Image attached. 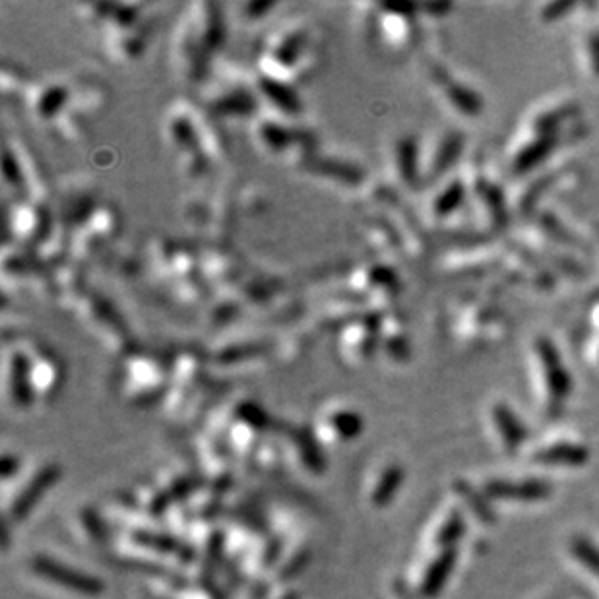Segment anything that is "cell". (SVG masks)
Wrapping results in <instances>:
<instances>
[{
	"instance_id": "cell-1",
	"label": "cell",
	"mask_w": 599,
	"mask_h": 599,
	"mask_svg": "<svg viewBox=\"0 0 599 599\" xmlns=\"http://www.w3.org/2000/svg\"><path fill=\"white\" fill-rule=\"evenodd\" d=\"M320 61L319 29L310 22L297 20L281 25L262 47L260 76L295 86L309 78Z\"/></svg>"
},
{
	"instance_id": "cell-2",
	"label": "cell",
	"mask_w": 599,
	"mask_h": 599,
	"mask_svg": "<svg viewBox=\"0 0 599 599\" xmlns=\"http://www.w3.org/2000/svg\"><path fill=\"white\" fill-rule=\"evenodd\" d=\"M226 37V24L218 6L192 5L178 24L175 37V65L185 80L200 82L208 76L209 63Z\"/></svg>"
},
{
	"instance_id": "cell-3",
	"label": "cell",
	"mask_w": 599,
	"mask_h": 599,
	"mask_svg": "<svg viewBox=\"0 0 599 599\" xmlns=\"http://www.w3.org/2000/svg\"><path fill=\"white\" fill-rule=\"evenodd\" d=\"M268 111V109H266ZM252 138L264 156L289 163H303L312 156V138L291 118L272 111L259 113L252 118Z\"/></svg>"
},
{
	"instance_id": "cell-4",
	"label": "cell",
	"mask_w": 599,
	"mask_h": 599,
	"mask_svg": "<svg viewBox=\"0 0 599 599\" xmlns=\"http://www.w3.org/2000/svg\"><path fill=\"white\" fill-rule=\"evenodd\" d=\"M121 229V218L111 206L94 204L70 228V245L76 247L80 257H96L99 250L109 247Z\"/></svg>"
},
{
	"instance_id": "cell-5",
	"label": "cell",
	"mask_w": 599,
	"mask_h": 599,
	"mask_svg": "<svg viewBox=\"0 0 599 599\" xmlns=\"http://www.w3.org/2000/svg\"><path fill=\"white\" fill-rule=\"evenodd\" d=\"M381 322L377 314H359L338 330V353L351 367L363 365L381 348Z\"/></svg>"
},
{
	"instance_id": "cell-6",
	"label": "cell",
	"mask_w": 599,
	"mask_h": 599,
	"mask_svg": "<svg viewBox=\"0 0 599 599\" xmlns=\"http://www.w3.org/2000/svg\"><path fill=\"white\" fill-rule=\"evenodd\" d=\"M8 237L20 245H39L51 237V216L36 198H14L5 202Z\"/></svg>"
},
{
	"instance_id": "cell-7",
	"label": "cell",
	"mask_w": 599,
	"mask_h": 599,
	"mask_svg": "<svg viewBox=\"0 0 599 599\" xmlns=\"http://www.w3.org/2000/svg\"><path fill=\"white\" fill-rule=\"evenodd\" d=\"M260 97L257 87L243 78L228 76L209 94V107L219 118H254L259 115Z\"/></svg>"
},
{
	"instance_id": "cell-8",
	"label": "cell",
	"mask_w": 599,
	"mask_h": 599,
	"mask_svg": "<svg viewBox=\"0 0 599 599\" xmlns=\"http://www.w3.org/2000/svg\"><path fill=\"white\" fill-rule=\"evenodd\" d=\"M166 369L159 359L149 353L128 355L123 367V386H127L134 398H154L163 388Z\"/></svg>"
},
{
	"instance_id": "cell-9",
	"label": "cell",
	"mask_w": 599,
	"mask_h": 599,
	"mask_svg": "<svg viewBox=\"0 0 599 599\" xmlns=\"http://www.w3.org/2000/svg\"><path fill=\"white\" fill-rule=\"evenodd\" d=\"M80 312L84 324L92 328L99 340H109L111 343H123L128 340L127 324H123L115 309L99 295L86 297Z\"/></svg>"
},
{
	"instance_id": "cell-10",
	"label": "cell",
	"mask_w": 599,
	"mask_h": 599,
	"mask_svg": "<svg viewBox=\"0 0 599 599\" xmlns=\"http://www.w3.org/2000/svg\"><path fill=\"white\" fill-rule=\"evenodd\" d=\"M34 568H36L37 574H41L47 580L58 584V586H65L72 592H78V594H84V595H97V594L103 592V584L99 580L72 571V568L58 564L51 559H37L34 563Z\"/></svg>"
},
{
	"instance_id": "cell-11",
	"label": "cell",
	"mask_w": 599,
	"mask_h": 599,
	"mask_svg": "<svg viewBox=\"0 0 599 599\" xmlns=\"http://www.w3.org/2000/svg\"><path fill=\"white\" fill-rule=\"evenodd\" d=\"M487 492L492 499L533 503V501L547 499L551 495V485L545 482H537V479H532V482L526 483L495 482L487 485Z\"/></svg>"
},
{
	"instance_id": "cell-12",
	"label": "cell",
	"mask_w": 599,
	"mask_h": 599,
	"mask_svg": "<svg viewBox=\"0 0 599 599\" xmlns=\"http://www.w3.org/2000/svg\"><path fill=\"white\" fill-rule=\"evenodd\" d=\"M537 351H539V357H542V363L547 372L549 392H551L553 400L561 401L568 394V391H571V381H568V374L561 363V359H559L555 348H553L547 340L537 341Z\"/></svg>"
},
{
	"instance_id": "cell-13",
	"label": "cell",
	"mask_w": 599,
	"mask_h": 599,
	"mask_svg": "<svg viewBox=\"0 0 599 599\" xmlns=\"http://www.w3.org/2000/svg\"><path fill=\"white\" fill-rule=\"evenodd\" d=\"M268 351V346L262 340H239L229 341L226 348H221L216 353V361L223 367H241L245 363L257 361V359H264Z\"/></svg>"
},
{
	"instance_id": "cell-14",
	"label": "cell",
	"mask_w": 599,
	"mask_h": 599,
	"mask_svg": "<svg viewBox=\"0 0 599 599\" xmlns=\"http://www.w3.org/2000/svg\"><path fill=\"white\" fill-rule=\"evenodd\" d=\"M456 557H458L456 549H446L437 557V561L429 566L425 580L421 584V594L425 597H434L442 590L444 582L448 580V576H451L452 568L456 564Z\"/></svg>"
},
{
	"instance_id": "cell-15",
	"label": "cell",
	"mask_w": 599,
	"mask_h": 599,
	"mask_svg": "<svg viewBox=\"0 0 599 599\" xmlns=\"http://www.w3.org/2000/svg\"><path fill=\"white\" fill-rule=\"evenodd\" d=\"M56 477H58V470L56 468H45L32 483H29L24 491H22V495L18 497V501L14 503L12 506V513H14V518H24L27 513H29V508H32L39 497L43 495L45 491H47L55 482H56Z\"/></svg>"
},
{
	"instance_id": "cell-16",
	"label": "cell",
	"mask_w": 599,
	"mask_h": 599,
	"mask_svg": "<svg viewBox=\"0 0 599 599\" xmlns=\"http://www.w3.org/2000/svg\"><path fill=\"white\" fill-rule=\"evenodd\" d=\"M590 458V452L578 444H555L545 451H539L535 460L542 463H564V466H582Z\"/></svg>"
},
{
	"instance_id": "cell-17",
	"label": "cell",
	"mask_w": 599,
	"mask_h": 599,
	"mask_svg": "<svg viewBox=\"0 0 599 599\" xmlns=\"http://www.w3.org/2000/svg\"><path fill=\"white\" fill-rule=\"evenodd\" d=\"M361 168L346 159H326L317 166V173L332 183L355 185L361 181Z\"/></svg>"
},
{
	"instance_id": "cell-18",
	"label": "cell",
	"mask_w": 599,
	"mask_h": 599,
	"mask_svg": "<svg viewBox=\"0 0 599 599\" xmlns=\"http://www.w3.org/2000/svg\"><path fill=\"white\" fill-rule=\"evenodd\" d=\"M324 425L332 427L338 439H353L359 437L361 431V415L350 408H336L322 417Z\"/></svg>"
},
{
	"instance_id": "cell-19",
	"label": "cell",
	"mask_w": 599,
	"mask_h": 599,
	"mask_svg": "<svg viewBox=\"0 0 599 599\" xmlns=\"http://www.w3.org/2000/svg\"><path fill=\"white\" fill-rule=\"evenodd\" d=\"M492 419H495V425L499 427L503 441L508 448H516L523 439H526V431H523L514 413L506 406H503V403L492 408Z\"/></svg>"
},
{
	"instance_id": "cell-20",
	"label": "cell",
	"mask_w": 599,
	"mask_h": 599,
	"mask_svg": "<svg viewBox=\"0 0 599 599\" xmlns=\"http://www.w3.org/2000/svg\"><path fill=\"white\" fill-rule=\"evenodd\" d=\"M396 163L401 181L413 185L417 181V144L411 137L401 138L396 147Z\"/></svg>"
},
{
	"instance_id": "cell-21",
	"label": "cell",
	"mask_w": 599,
	"mask_h": 599,
	"mask_svg": "<svg viewBox=\"0 0 599 599\" xmlns=\"http://www.w3.org/2000/svg\"><path fill=\"white\" fill-rule=\"evenodd\" d=\"M462 149V137L460 134H448V137L442 140L437 156H434V161L431 166V177H441L448 168L452 166L456 161L458 154Z\"/></svg>"
},
{
	"instance_id": "cell-22",
	"label": "cell",
	"mask_w": 599,
	"mask_h": 599,
	"mask_svg": "<svg viewBox=\"0 0 599 599\" xmlns=\"http://www.w3.org/2000/svg\"><path fill=\"white\" fill-rule=\"evenodd\" d=\"M444 89H446L448 99H451L462 113L477 115L479 111H482V101H479V97L473 92H470L468 87H462L458 84L446 82Z\"/></svg>"
},
{
	"instance_id": "cell-23",
	"label": "cell",
	"mask_w": 599,
	"mask_h": 599,
	"mask_svg": "<svg viewBox=\"0 0 599 599\" xmlns=\"http://www.w3.org/2000/svg\"><path fill=\"white\" fill-rule=\"evenodd\" d=\"M553 147V140L551 138H542V140H537L535 144H532L530 147L523 149V152L520 154V157L516 159V169L522 173V171H526L530 168H533L535 163L542 161L549 149Z\"/></svg>"
},
{
	"instance_id": "cell-24",
	"label": "cell",
	"mask_w": 599,
	"mask_h": 599,
	"mask_svg": "<svg viewBox=\"0 0 599 599\" xmlns=\"http://www.w3.org/2000/svg\"><path fill=\"white\" fill-rule=\"evenodd\" d=\"M400 482H401V470L400 468L388 470L381 479V485L377 487V491H374V497H372L374 504L384 506L386 503H391L396 489L400 487Z\"/></svg>"
},
{
	"instance_id": "cell-25",
	"label": "cell",
	"mask_w": 599,
	"mask_h": 599,
	"mask_svg": "<svg viewBox=\"0 0 599 599\" xmlns=\"http://www.w3.org/2000/svg\"><path fill=\"white\" fill-rule=\"evenodd\" d=\"M462 200H463V187L456 181L441 194V197L437 198V202H434V206H432L434 214L441 216V218L446 216V214H452L454 209L460 206Z\"/></svg>"
},
{
	"instance_id": "cell-26",
	"label": "cell",
	"mask_w": 599,
	"mask_h": 599,
	"mask_svg": "<svg viewBox=\"0 0 599 599\" xmlns=\"http://www.w3.org/2000/svg\"><path fill=\"white\" fill-rule=\"evenodd\" d=\"M573 553L576 555V559L590 568L592 573L599 574V549L594 547L590 542H586L584 537H574L573 539V545H571Z\"/></svg>"
},
{
	"instance_id": "cell-27",
	"label": "cell",
	"mask_w": 599,
	"mask_h": 599,
	"mask_svg": "<svg viewBox=\"0 0 599 599\" xmlns=\"http://www.w3.org/2000/svg\"><path fill=\"white\" fill-rule=\"evenodd\" d=\"M463 532V522H462V516L458 513H454L451 518H448V522L442 526L439 537H437V542L442 543V545H451V543H456L460 535Z\"/></svg>"
},
{
	"instance_id": "cell-28",
	"label": "cell",
	"mask_w": 599,
	"mask_h": 599,
	"mask_svg": "<svg viewBox=\"0 0 599 599\" xmlns=\"http://www.w3.org/2000/svg\"><path fill=\"white\" fill-rule=\"evenodd\" d=\"M460 491H462V495H463V499H466L468 497V501L472 503V506H473V511H475V514L479 516V518H482V520H492V516H491V508L482 501V499H479L477 495H475V492L468 487V485H462L460 487Z\"/></svg>"
},
{
	"instance_id": "cell-29",
	"label": "cell",
	"mask_w": 599,
	"mask_h": 599,
	"mask_svg": "<svg viewBox=\"0 0 599 599\" xmlns=\"http://www.w3.org/2000/svg\"><path fill=\"white\" fill-rule=\"evenodd\" d=\"M568 8H573L571 3L551 5V6H547L545 12H543V20H557V18H561V14H563L564 10H568Z\"/></svg>"
},
{
	"instance_id": "cell-30",
	"label": "cell",
	"mask_w": 599,
	"mask_h": 599,
	"mask_svg": "<svg viewBox=\"0 0 599 599\" xmlns=\"http://www.w3.org/2000/svg\"><path fill=\"white\" fill-rule=\"evenodd\" d=\"M590 51H592V58H594V68L599 74V36H594L590 39Z\"/></svg>"
}]
</instances>
